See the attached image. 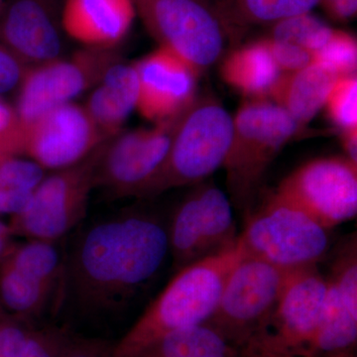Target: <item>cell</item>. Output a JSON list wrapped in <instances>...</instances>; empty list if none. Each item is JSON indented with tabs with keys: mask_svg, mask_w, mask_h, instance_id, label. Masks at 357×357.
<instances>
[{
	"mask_svg": "<svg viewBox=\"0 0 357 357\" xmlns=\"http://www.w3.org/2000/svg\"><path fill=\"white\" fill-rule=\"evenodd\" d=\"M58 0H10L0 20V42L28 67L63 57Z\"/></svg>",
	"mask_w": 357,
	"mask_h": 357,
	"instance_id": "cell-17",
	"label": "cell"
},
{
	"mask_svg": "<svg viewBox=\"0 0 357 357\" xmlns=\"http://www.w3.org/2000/svg\"><path fill=\"white\" fill-rule=\"evenodd\" d=\"M232 36L250 26H273L312 13L319 0H215Z\"/></svg>",
	"mask_w": 357,
	"mask_h": 357,
	"instance_id": "cell-24",
	"label": "cell"
},
{
	"mask_svg": "<svg viewBox=\"0 0 357 357\" xmlns=\"http://www.w3.org/2000/svg\"><path fill=\"white\" fill-rule=\"evenodd\" d=\"M264 40L275 62L283 73L297 72L312 63V54L301 47L269 37Z\"/></svg>",
	"mask_w": 357,
	"mask_h": 357,
	"instance_id": "cell-33",
	"label": "cell"
},
{
	"mask_svg": "<svg viewBox=\"0 0 357 357\" xmlns=\"http://www.w3.org/2000/svg\"><path fill=\"white\" fill-rule=\"evenodd\" d=\"M150 34L199 75L215 64L232 33L215 0H134Z\"/></svg>",
	"mask_w": 357,
	"mask_h": 357,
	"instance_id": "cell-6",
	"label": "cell"
},
{
	"mask_svg": "<svg viewBox=\"0 0 357 357\" xmlns=\"http://www.w3.org/2000/svg\"><path fill=\"white\" fill-rule=\"evenodd\" d=\"M303 128L270 100H250L237 110L223 167L232 202L244 213L255 206L267 169Z\"/></svg>",
	"mask_w": 357,
	"mask_h": 357,
	"instance_id": "cell-4",
	"label": "cell"
},
{
	"mask_svg": "<svg viewBox=\"0 0 357 357\" xmlns=\"http://www.w3.org/2000/svg\"><path fill=\"white\" fill-rule=\"evenodd\" d=\"M26 129L15 107L0 96V161L24 155Z\"/></svg>",
	"mask_w": 357,
	"mask_h": 357,
	"instance_id": "cell-31",
	"label": "cell"
},
{
	"mask_svg": "<svg viewBox=\"0 0 357 357\" xmlns=\"http://www.w3.org/2000/svg\"><path fill=\"white\" fill-rule=\"evenodd\" d=\"M133 66L139 81L136 109L147 121L172 119L196 100L199 75L168 49L159 47Z\"/></svg>",
	"mask_w": 357,
	"mask_h": 357,
	"instance_id": "cell-16",
	"label": "cell"
},
{
	"mask_svg": "<svg viewBox=\"0 0 357 357\" xmlns=\"http://www.w3.org/2000/svg\"><path fill=\"white\" fill-rule=\"evenodd\" d=\"M34 326L32 321L8 314L0 307V357H20Z\"/></svg>",
	"mask_w": 357,
	"mask_h": 357,
	"instance_id": "cell-32",
	"label": "cell"
},
{
	"mask_svg": "<svg viewBox=\"0 0 357 357\" xmlns=\"http://www.w3.org/2000/svg\"><path fill=\"white\" fill-rule=\"evenodd\" d=\"M328 116L342 131L357 129V79L354 76L337 79L326 98Z\"/></svg>",
	"mask_w": 357,
	"mask_h": 357,
	"instance_id": "cell-28",
	"label": "cell"
},
{
	"mask_svg": "<svg viewBox=\"0 0 357 357\" xmlns=\"http://www.w3.org/2000/svg\"><path fill=\"white\" fill-rule=\"evenodd\" d=\"M275 192L326 229L356 217L357 163L347 156L312 159Z\"/></svg>",
	"mask_w": 357,
	"mask_h": 357,
	"instance_id": "cell-11",
	"label": "cell"
},
{
	"mask_svg": "<svg viewBox=\"0 0 357 357\" xmlns=\"http://www.w3.org/2000/svg\"><path fill=\"white\" fill-rule=\"evenodd\" d=\"M28 66L0 42V96L20 86Z\"/></svg>",
	"mask_w": 357,
	"mask_h": 357,
	"instance_id": "cell-34",
	"label": "cell"
},
{
	"mask_svg": "<svg viewBox=\"0 0 357 357\" xmlns=\"http://www.w3.org/2000/svg\"><path fill=\"white\" fill-rule=\"evenodd\" d=\"M0 162H1V161H0Z\"/></svg>",
	"mask_w": 357,
	"mask_h": 357,
	"instance_id": "cell-42",
	"label": "cell"
},
{
	"mask_svg": "<svg viewBox=\"0 0 357 357\" xmlns=\"http://www.w3.org/2000/svg\"><path fill=\"white\" fill-rule=\"evenodd\" d=\"M243 257L237 241L234 248L176 271L126 335L114 342L112 357H134L166 333L208 321Z\"/></svg>",
	"mask_w": 357,
	"mask_h": 357,
	"instance_id": "cell-2",
	"label": "cell"
},
{
	"mask_svg": "<svg viewBox=\"0 0 357 357\" xmlns=\"http://www.w3.org/2000/svg\"><path fill=\"white\" fill-rule=\"evenodd\" d=\"M75 335L68 326H35L20 357H63Z\"/></svg>",
	"mask_w": 357,
	"mask_h": 357,
	"instance_id": "cell-29",
	"label": "cell"
},
{
	"mask_svg": "<svg viewBox=\"0 0 357 357\" xmlns=\"http://www.w3.org/2000/svg\"><path fill=\"white\" fill-rule=\"evenodd\" d=\"M234 134V117L213 96L197 98L181 115L170 150L159 172L139 199L192 187L223 167Z\"/></svg>",
	"mask_w": 357,
	"mask_h": 357,
	"instance_id": "cell-3",
	"label": "cell"
},
{
	"mask_svg": "<svg viewBox=\"0 0 357 357\" xmlns=\"http://www.w3.org/2000/svg\"><path fill=\"white\" fill-rule=\"evenodd\" d=\"M136 13L134 0H65L61 23L84 48L114 50L128 36Z\"/></svg>",
	"mask_w": 357,
	"mask_h": 357,
	"instance_id": "cell-18",
	"label": "cell"
},
{
	"mask_svg": "<svg viewBox=\"0 0 357 357\" xmlns=\"http://www.w3.org/2000/svg\"><path fill=\"white\" fill-rule=\"evenodd\" d=\"M312 62L328 68L338 77L356 75V39L349 33L333 29L325 46L312 54Z\"/></svg>",
	"mask_w": 357,
	"mask_h": 357,
	"instance_id": "cell-27",
	"label": "cell"
},
{
	"mask_svg": "<svg viewBox=\"0 0 357 357\" xmlns=\"http://www.w3.org/2000/svg\"><path fill=\"white\" fill-rule=\"evenodd\" d=\"M45 169L33 160L11 157L0 162V188L34 192L45 177Z\"/></svg>",
	"mask_w": 357,
	"mask_h": 357,
	"instance_id": "cell-30",
	"label": "cell"
},
{
	"mask_svg": "<svg viewBox=\"0 0 357 357\" xmlns=\"http://www.w3.org/2000/svg\"><path fill=\"white\" fill-rule=\"evenodd\" d=\"M182 114L151 128L121 131L103 142L96 159L95 189L114 199H139L165 162Z\"/></svg>",
	"mask_w": 357,
	"mask_h": 357,
	"instance_id": "cell-10",
	"label": "cell"
},
{
	"mask_svg": "<svg viewBox=\"0 0 357 357\" xmlns=\"http://www.w3.org/2000/svg\"><path fill=\"white\" fill-rule=\"evenodd\" d=\"M323 314L305 356L351 357L357 344V238L344 237L333 251Z\"/></svg>",
	"mask_w": 357,
	"mask_h": 357,
	"instance_id": "cell-14",
	"label": "cell"
},
{
	"mask_svg": "<svg viewBox=\"0 0 357 357\" xmlns=\"http://www.w3.org/2000/svg\"><path fill=\"white\" fill-rule=\"evenodd\" d=\"M134 357H243V349L204 323L166 333Z\"/></svg>",
	"mask_w": 357,
	"mask_h": 357,
	"instance_id": "cell-22",
	"label": "cell"
},
{
	"mask_svg": "<svg viewBox=\"0 0 357 357\" xmlns=\"http://www.w3.org/2000/svg\"><path fill=\"white\" fill-rule=\"evenodd\" d=\"M342 142L345 150V156L357 163V129L342 131Z\"/></svg>",
	"mask_w": 357,
	"mask_h": 357,
	"instance_id": "cell-38",
	"label": "cell"
},
{
	"mask_svg": "<svg viewBox=\"0 0 357 357\" xmlns=\"http://www.w3.org/2000/svg\"><path fill=\"white\" fill-rule=\"evenodd\" d=\"M114 342L105 338L75 335L63 357H112Z\"/></svg>",
	"mask_w": 357,
	"mask_h": 357,
	"instance_id": "cell-35",
	"label": "cell"
},
{
	"mask_svg": "<svg viewBox=\"0 0 357 357\" xmlns=\"http://www.w3.org/2000/svg\"><path fill=\"white\" fill-rule=\"evenodd\" d=\"M169 218L134 204L72 234L53 316L89 323L123 318L145 297L170 255Z\"/></svg>",
	"mask_w": 357,
	"mask_h": 357,
	"instance_id": "cell-1",
	"label": "cell"
},
{
	"mask_svg": "<svg viewBox=\"0 0 357 357\" xmlns=\"http://www.w3.org/2000/svg\"><path fill=\"white\" fill-rule=\"evenodd\" d=\"M0 4H1V0H0Z\"/></svg>",
	"mask_w": 357,
	"mask_h": 357,
	"instance_id": "cell-41",
	"label": "cell"
},
{
	"mask_svg": "<svg viewBox=\"0 0 357 357\" xmlns=\"http://www.w3.org/2000/svg\"><path fill=\"white\" fill-rule=\"evenodd\" d=\"M288 271L243 256L206 323L243 349L267 332Z\"/></svg>",
	"mask_w": 357,
	"mask_h": 357,
	"instance_id": "cell-8",
	"label": "cell"
},
{
	"mask_svg": "<svg viewBox=\"0 0 357 357\" xmlns=\"http://www.w3.org/2000/svg\"><path fill=\"white\" fill-rule=\"evenodd\" d=\"M269 38L296 45L314 54L332 36L333 28L311 13L294 16L271 26Z\"/></svg>",
	"mask_w": 357,
	"mask_h": 357,
	"instance_id": "cell-26",
	"label": "cell"
},
{
	"mask_svg": "<svg viewBox=\"0 0 357 357\" xmlns=\"http://www.w3.org/2000/svg\"><path fill=\"white\" fill-rule=\"evenodd\" d=\"M13 236L11 234L10 229H9L8 225L0 220V258L13 243Z\"/></svg>",
	"mask_w": 357,
	"mask_h": 357,
	"instance_id": "cell-39",
	"label": "cell"
},
{
	"mask_svg": "<svg viewBox=\"0 0 357 357\" xmlns=\"http://www.w3.org/2000/svg\"><path fill=\"white\" fill-rule=\"evenodd\" d=\"M58 289L23 273L0 258V306L13 316L35 323L46 311L53 312Z\"/></svg>",
	"mask_w": 357,
	"mask_h": 357,
	"instance_id": "cell-23",
	"label": "cell"
},
{
	"mask_svg": "<svg viewBox=\"0 0 357 357\" xmlns=\"http://www.w3.org/2000/svg\"><path fill=\"white\" fill-rule=\"evenodd\" d=\"M2 257L23 273L58 289L64 266V248L60 241L26 239L24 243H11Z\"/></svg>",
	"mask_w": 357,
	"mask_h": 357,
	"instance_id": "cell-25",
	"label": "cell"
},
{
	"mask_svg": "<svg viewBox=\"0 0 357 357\" xmlns=\"http://www.w3.org/2000/svg\"><path fill=\"white\" fill-rule=\"evenodd\" d=\"M326 289L318 264L289 270L267 332L251 344L304 356L319 330Z\"/></svg>",
	"mask_w": 357,
	"mask_h": 357,
	"instance_id": "cell-13",
	"label": "cell"
},
{
	"mask_svg": "<svg viewBox=\"0 0 357 357\" xmlns=\"http://www.w3.org/2000/svg\"><path fill=\"white\" fill-rule=\"evenodd\" d=\"M84 105L54 107L26 128L24 155L45 170L76 165L105 142Z\"/></svg>",
	"mask_w": 357,
	"mask_h": 357,
	"instance_id": "cell-15",
	"label": "cell"
},
{
	"mask_svg": "<svg viewBox=\"0 0 357 357\" xmlns=\"http://www.w3.org/2000/svg\"><path fill=\"white\" fill-rule=\"evenodd\" d=\"M319 6L333 20L347 22L357 13V0H319Z\"/></svg>",
	"mask_w": 357,
	"mask_h": 357,
	"instance_id": "cell-36",
	"label": "cell"
},
{
	"mask_svg": "<svg viewBox=\"0 0 357 357\" xmlns=\"http://www.w3.org/2000/svg\"><path fill=\"white\" fill-rule=\"evenodd\" d=\"M220 74L223 81L241 95L250 100H268L284 73L263 39L227 54Z\"/></svg>",
	"mask_w": 357,
	"mask_h": 357,
	"instance_id": "cell-21",
	"label": "cell"
},
{
	"mask_svg": "<svg viewBox=\"0 0 357 357\" xmlns=\"http://www.w3.org/2000/svg\"><path fill=\"white\" fill-rule=\"evenodd\" d=\"M169 218L174 272L234 248L238 241L231 201L213 182L199 183Z\"/></svg>",
	"mask_w": 357,
	"mask_h": 357,
	"instance_id": "cell-9",
	"label": "cell"
},
{
	"mask_svg": "<svg viewBox=\"0 0 357 357\" xmlns=\"http://www.w3.org/2000/svg\"><path fill=\"white\" fill-rule=\"evenodd\" d=\"M0 307H1V306H0Z\"/></svg>",
	"mask_w": 357,
	"mask_h": 357,
	"instance_id": "cell-43",
	"label": "cell"
},
{
	"mask_svg": "<svg viewBox=\"0 0 357 357\" xmlns=\"http://www.w3.org/2000/svg\"><path fill=\"white\" fill-rule=\"evenodd\" d=\"M338 79L333 70L312 62L297 72L284 73L270 98L304 128L325 107Z\"/></svg>",
	"mask_w": 357,
	"mask_h": 357,
	"instance_id": "cell-20",
	"label": "cell"
},
{
	"mask_svg": "<svg viewBox=\"0 0 357 357\" xmlns=\"http://www.w3.org/2000/svg\"><path fill=\"white\" fill-rule=\"evenodd\" d=\"M238 241L245 257L288 271L318 264L332 239L330 229L274 191L246 211Z\"/></svg>",
	"mask_w": 357,
	"mask_h": 357,
	"instance_id": "cell-5",
	"label": "cell"
},
{
	"mask_svg": "<svg viewBox=\"0 0 357 357\" xmlns=\"http://www.w3.org/2000/svg\"><path fill=\"white\" fill-rule=\"evenodd\" d=\"M117 61L114 50L84 47L70 57L28 68L20 84L15 107L25 129L49 110L95 88Z\"/></svg>",
	"mask_w": 357,
	"mask_h": 357,
	"instance_id": "cell-12",
	"label": "cell"
},
{
	"mask_svg": "<svg viewBox=\"0 0 357 357\" xmlns=\"http://www.w3.org/2000/svg\"><path fill=\"white\" fill-rule=\"evenodd\" d=\"M306 357H309V356H306ZM351 357H356V356H351Z\"/></svg>",
	"mask_w": 357,
	"mask_h": 357,
	"instance_id": "cell-40",
	"label": "cell"
},
{
	"mask_svg": "<svg viewBox=\"0 0 357 357\" xmlns=\"http://www.w3.org/2000/svg\"><path fill=\"white\" fill-rule=\"evenodd\" d=\"M243 357H299L266 349L257 344H249L243 349Z\"/></svg>",
	"mask_w": 357,
	"mask_h": 357,
	"instance_id": "cell-37",
	"label": "cell"
},
{
	"mask_svg": "<svg viewBox=\"0 0 357 357\" xmlns=\"http://www.w3.org/2000/svg\"><path fill=\"white\" fill-rule=\"evenodd\" d=\"M139 96V81L133 64L115 62L89 96L86 112L109 140L122 131Z\"/></svg>",
	"mask_w": 357,
	"mask_h": 357,
	"instance_id": "cell-19",
	"label": "cell"
},
{
	"mask_svg": "<svg viewBox=\"0 0 357 357\" xmlns=\"http://www.w3.org/2000/svg\"><path fill=\"white\" fill-rule=\"evenodd\" d=\"M100 146L76 165L45 177L33 192L27 208L13 215L7 223L13 237L58 243L81 225L95 189Z\"/></svg>",
	"mask_w": 357,
	"mask_h": 357,
	"instance_id": "cell-7",
	"label": "cell"
}]
</instances>
